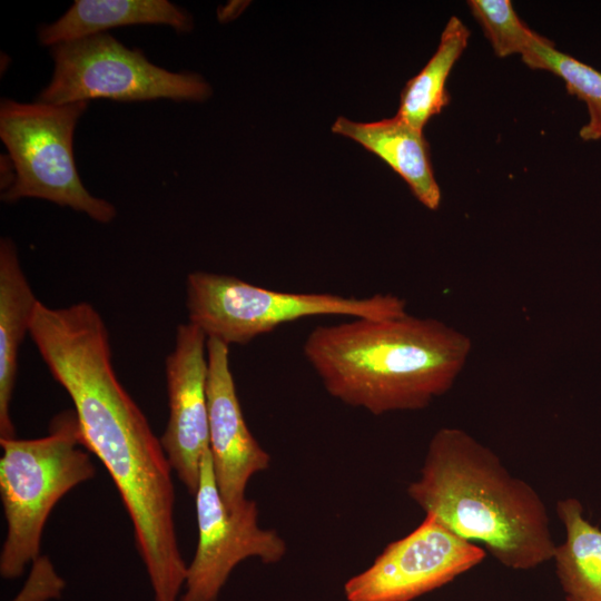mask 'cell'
Listing matches in <instances>:
<instances>
[{
  "label": "cell",
  "instance_id": "1",
  "mask_svg": "<svg viewBox=\"0 0 601 601\" xmlns=\"http://www.w3.org/2000/svg\"><path fill=\"white\" fill-rule=\"evenodd\" d=\"M53 378L70 396L82 446L114 481L134 526L155 601H177L187 577L175 525L173 467L148 420L118 381L109 333L87 302H38L30 332Z\"/></svg>",
  "mask_w": 601,
  "mask_h": 601
},
{
  "label": "cell",
  "instance_id": "2",
  "mask_svg": "<svg viewBox=\"0 0 601 601\" xmlns=\"http://www.w3.org/2000/svg\"><path fill=\"white\" fill-rule=\"evenodd\" d=\"M471 351L467 335L408 313L319 325L303 344L326 392L373 415L427 407L452 388Z\"/></svg>",
  "mask_w": 601,
  "mask_h": 601
},
{
  "label": "cell",
  "instance_id": "3",
  "mask_svg": "<svg viewBox=\"0 0 601 601\" xmlns=\"http://www.w3.org/2000/svg\"><path fill=\"white\" fill-rule=\"evenodd\" d=\"M406 492L425 514L481 543L509 569L532 570L553 558L556 544L540 494L462 428L434 433Z\"/></svg>",
  "mask_w": 601,
  "mask_h": 601
},
{
  "label": "cell",
  "instance_id": "4",
  "mask_svg": "<svg viewBox=\"0 0 601 601\" xmlns=\"http://www.w3.org/2000/svg\"><path fill=\"white\" fill-rule=\"evenodd\" d=\"M0 494L7 535L0 553L2 578L18 579L39 558L45 523L57 504L96 467L83 451L75 410L57 414L46 436L0 440Z\"/></svg>",
  "mask_w": 601,
  "mask_h": 601
},
{
  "label": "cell",
  "instance_id": "5",
  "mask_svg": "<svg viewBox=\"0 0 601 601\" xmlns=\"http://www.w3.org/2000/svg\"><path fill=\"white\" fill-rule=\"evenodd\" d=\"M188 322L207 338L246 345L285 323L324 315L383 319L406 314L393 294L345 297L331 293H293L253 285L238 277L193 272L186 280Z\"/></svg>",
  "mask_w": 601,
  "mask_h": 601
},
{
  "label": "cell",
  "instance_id": "6",
  "mask_svg": "<svg viewBox=\"0 0 601 601\" xmlns=\"http://www.w3.org/2000/svg\"><path fill=\"white\" fill-rule=\"evenodd\" d=\"M88 102L52 105L2 99L0 138L14 168L1 200L40 198L70 207L98 223H110L115 206L83 186L73 157V134Z\"/></svg>",
  "mask_w": 601,
  "mask_h": 601
},
{
  "label": "cell",
  "instance_id": "7",
  "mask_svg": "<svg viewBox=\"0 0 601 601\" xmlns=\"http://www.w3.org/2000/svg\"><path fill=\"white\" fill-rule=\"evenodd\" d=\"M51 56L53 73L38 96V101L46 104L98 98L120 102L204 101L211 95L201 76L156 66L140 49H130L107 32L57 45Z\"/></svg>",
  "mask_w": 601,
  "mask_h": 601
},
{
  "label": "cell",
  "instance_id": "8",
  "mask_svg": "<svg viewBox=\"0 0 601 601\" xmlns=\"http://www.w3.org/2000/svg\"><path fill=\"white\" fill-rule=\"evenodd\" d=\"M198 543L187 568L185 592L179 601H218L235 566L247 558L279 562L287 551L284 539L258 524V508L247 500L230 510L223 501L209 450L205 453L195 493Z\"/></svg>",
  "mask_w": 601,
  "mask_h": 601
},
{
  "label": "cell",
  "instance_id": "9",
  "mask_svg": "<svg viewBox=\"0 0 601 601\" xmlns=\"http://www.w3.org/2000/svg\"><path fill=\"white\" fill-rule=\"evenodd\" d=\"M486 552L425 514L404 538L386 545L344 584L347 601H412L480 564Z\"/></svg>",
  "mask_w": 601,
  "mask_h": 601
},
{
  "label": "cell",
  "instance_id": "10",
  "mask_svg": "<svg viewBox=\"0 0 601 601\" xmlns=\"http://www.w3.org/2000/svg\"><path fill=\"white\" fill-rule=\"evenodd\" d=\"M207 339L196 325H178L174 349L165 362L169 418L160 443L173 471L194 495L201 460L209 450Z\"/></svg>",
  "mask_w": 601,
  "mask_h": 601
},
{
  "label": "cell",
  "instance_id": "11",
  "mask_svg": "<svg viewBox=\"0 0 601 601\" xmlns=\"http://www.w3.org/2000/svg\"><path fill=\"white\" fill-rule=\"evenodd\" d=\"M209 452L218 492L234 510L243 505L253 475L269 467L270 456L249 431L229 366V346L207 339Z\"/></svg>",
  "mask_w": 601,
  "mask_h": 601
},
{
  "label": "cell",
  "instance_id": "12",
  "mask_svg": "<svg viewBox=\"0 0 601 601\" xmlns=\"http://www.w3.org/2000/svg\"><path fill=\"white\" fill-rule=\"evenodd\" d=\"M332 131L353 139L385 161L404 179L415 198L426 208H439L441 189L434 176L430 146L422 130L395 115L372 122H357L338 117Z\"/></svg>",
  "mask_w": 601,
  "mask_h": 601
},
{
  "label": "cell",
  "instance_id": "13",
  "mask_svg": "<svg viewBox=\"0 0 601 601\" xmlns=\"http://www.w3.org/2000/svg\"><path fill=\"white\" fill-rule=\"evenodd\" d=\"M136 24L168 26L177 32L193 29L191 17L168 0H76L57 21L39 28L38 39L52 48Z\"/></svg>",
  "mask_w": 601,
  "mask_h": 601
},
{
  "label": "cell",
  "instance_id": "14",
  "mask_svg": "<svg viewBox=\"0 0 601 601\" xmlns=\"http://www.w3.org/2000/svg\"><path fill=\"white\" fill-rule=\"evenodd\" d=\"M37 299L20 265L14 243L0 240V440L16 439L10 405L18 353L29 334Z\"/></svg>",
  "mask_w": 601,
  "mask_h": 601
},
{
  "label": "cell",
  "instance_id": "15",
  "mask_svg": "<svg viewBox=\"0 0 601 601\" xmlns=\"http://www.w3.org/2000/svg\"><path fill=\"white\" fill-rule=\"evenodd\" d=\"M565 540L552 560L565 601H601V530L583 515L575 497L556 503Z\"/></svg>",
  "mask_w": 601,
  "mask_h": 601
},
{
  "label": "cell",
  "instance_id": "16",
  "mask_svg": "<svg viewBox=\"0 0 601 601\" xmlns=\"http://www.w3.org/2000/svg\"><path fill=\"white\" fill-rule=\"evenodd\" d=\"M470 30L456 16L446 22L436 51L423 69L404 86L396 116L422 130L450 102L446 81L467 47Z\"/></svg>",
  "mask_w": 601,
  "mask_h": 601
},
{
  "label": "cell",
  "instance_id": "17",
  "mask_svg": "<svg viewBox=\"0 0 601 601\" xmlns=\"http://www.w3.org/2000/svg\"><path fill=\"white\" fill-rule=\"evenodd\" d=\"M531 69L544 70L559 77L569 95L581 100L588 111V121L579 130L583 141L601 140V72L577 58L559 51L543 37L522 57Z\"/></svg>",
  "mask_w": 601,
  "mask_h": 601
},
{
  "label": "cell",
  "instance_id": "18",
  "mask_svg": "<svg viewBox=\"0 0 601 601\" xmlns=\"http://www.w3.org/2000/svg\"><path fill=\"white\" fill-rule=\"evenodd\" d=\"M467 6L499 58H522L543 38L521 20L510 0H469Z\"/></svg>",
  "mask_w": 601,
  "mask_h": 601
},
{
  "label": "cell",
  "instance_id": "19",
  "mask_svg": "<svg viewBox=\"0 0 601 601\" xmlns=\"http://www.w3.org/2000/svg\"><path fill=\"white\" fill-rule=\"evenodd\" d=\"M65 588L63 580L56 573L50 561L39 556L32 563L29 578L12 601H47L58 599Z\"/></svg>",
  "mask_w": 601,
  "mask_h": 601
}]
</instances>
